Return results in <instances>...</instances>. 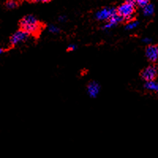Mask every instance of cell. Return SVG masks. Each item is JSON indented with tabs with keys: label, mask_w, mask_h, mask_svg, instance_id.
<instances>
[{
	"label": "cell",
	"mask_w": 158,
	"mask_h": 158,
	"mask_svg": "<svg viewBox=\"0 0 158 158\" xmlns=\"http://www.w3.org/2000/svg\"><path fill=\"white\" fill-rule=\"evenodd\" d=\"M48 31L51 32V33H53V34H57L59 32V27H57L56 25H51L48 26Z\"/></svg>",
	"instance_id": "14"
},
{
	"label": "cell",
	"mask_w": 158,
	"mask_h": 158,
	"mask_svg": "<svg viewBox=\"0 0 158 158\" xmlns=\"http://www.w3.org/2000/svg\"><path fill=\"white\" fill-rule=\"evenodd\" d=\"M117 15V10L113 7H105L96 13V18L99 21H108L114 15Z\"/></svg>",
	"instance_id": "3"
},
{
	"label": "cell",
	"mask_w": 158,
	"mask_h": 158,
	"mask_svg": "<svg viewBox=\"0 0 158 158\" xmlns=\"http://www.w3.org/2000/svg\"><path fill=\"white\" fill-rule=\"evenodd\" d=\"M31 2H50L51 0H30Z\"/></svg>",
	"instance_id": "18"
},
{
	"label": "cell",
	"mask_w": 158,
	"mask_h": 158,
	"mask_svg": "<svg viewBox=\"0 0 158 158\" xmlns=\"http://www.w3.org/2000/svg\"><path fill=\"white\" fill-rule=\"evenodd\" d=\"M135 7L136 0H125V2L116 9L117 14L123 18V20L131 21L135 15Z\"/></svg>",
	"instance_id": "2"
},
{
	"label": "cell",
	"mask_w": 158,
	"mask_h": 158,
	"mask_svg": "<svg viewBox=\"0 0 158 158\" xmlns=\"http://www.w3.org/2000/svg\"><path fill=\"white\" fill-rule=\"evenodd\" d=\"M138 25H139L138 22H131L128 24H127L125 29H126L127 30H132V29H136L138 26Z\"/></svg>",
	"instance_id": "11"
},
{
	"label": "cell",
	"mask_w": 158,
	"mask_h": 158,
	"mask_svg": "<svg viewBox=\"0 0 158 158\" xmlns=\"http://www.w3.org/2000/svg\"><path fill=\"white\" fill-rule=\"evenodd\" d=\"M101 85L95 81H90L87 85V94L91 98H96L100 94Z\"/></svg>",
	"instance_id": "7"
},
{
	"label": "cell",
	"mask_w": 158,
	"mask_h": 158,
	"mask_svg": "<svg viewBox=\"0 0 158 158\" xmlns=\"http://www.w3.org/2000/svg\"><path fill=\"white\" fill-rule=\"evenodd\" d=\"M76 48H77V46H76L75 44H70L68 47H67V50L70 51V52H73V51L76 50Z\"/></svg>",
	"instance_id": "15"
},
{
	"label": "cell",
	"mask_w": 158,
	"mask_h": 158,
	"mask_svg": "<svg viewBox=\"0 0 158 158\" xmlns=\"http://www.w3.org/2000/svg\"><path fill=\"white\" fill-rule=\"evenodd\" d=\"M20 26L22 30L29 33V35H38L42 30L41 23L36 17L32 15H27L24 17L20 22Z\"/></svg>",
	"instance_id": "1"
},
{
	"label": "cell",
	"mask_w": 158,
	"mask_h": 158,
	"mask_svg": "<svg viewBox=\"0 0 158 158\" xmlns=\"http://www.w3.org/2000/svg\"><path fill=\"white\" fill-rule=\"evenodd\" d=\"M29 38V33H27V32H25L24 30L21 29V30L17 31L16 32H15V33L12 35V36H11L10 38V44L13 46H15V45L24 43V42L26 41Z\"/></svg>",
	"instance_id": "4"
},
{
	"label": "cell",
	"mask_w": 158,
	"mask_h": 158,
	"mask_svg": "<svg viewBox=\"0 0 158 158\" xmlns=\"http://www.w3.org/2000/svg\"><path fill=\"white\" fill-rule=\"evenodd\" d=\"M142 42H143L144 44H150L151 42H152V39H150V38L149 37H145L144 39H142Z\"/></svg>",
	"instance_id": "16"
},
{
	"label": "cell",
	"mask_w": 158,
	"mask_h": 158,
	"mask_svg": "<svg viewBox=\"0 0 158 158\" xmlns=\"http://www.w3.org/2000/svg\"><path fill=\"white\" fill-rule=\"evenodd\" d=\"M157 75V69L155 66H149L144 69L141 73L142 79L146 81H153Z\"/></svg>",
	"instance_id": "5"
},
{
	"label": "cell",
	"mask_w": 158,
	"mask_h": 158,
	"mask_svg": "<svg viewBox=\"0 0 158 158\" xmlns=\"http://www.w3.org/2000/svg\"><path fill=\"white\" fill-rule=\"evenodd\" d=\"M143 9V15L146 17H151L154 14V6L153 4H148Z\"/></svg>",
	"instance_id": "10"
},
{
	"label": "cell",
	"mask_w": 158,
	"mask_h": 158,
	"mask_svg": "<svg viewBox=\"0 0 158 158\" xmlns=\"http://www.w3.org/2000/svg\"><path fill=\"white\" fill-rule=\"evenodd\" d=\"M149 4V0H136V6L140 8H144Z\"/></svg>",
	"instance_id": "13"
},
{
	"label": "cell",
	"mask_w": 158,
	"mask_h": 158,
	"mask_svg": "<svg viewBox=\"0 0 158 158\" xmlns=\"http://www.w3.org/2000/svg\"><path fill=\"white\" fill-rule=\"evenodd\" d=\"M146 56L148 60L152 63L158 61V46L149 44L146 49Z\"/></svg>",
	"instance_id": "6"
},
{
	"label": "cell",
	"mask_w": 158,
	"mask_h": 158,
	"mask_svg": "<svg viewBox=\"0 0 158 158\" xmlns=\"http://www.w3.org/2000/svg\"><path fill=\"white\" fill-rule=\"evenodd\" d=\"M145 88L149 91L154 92L156 94H158V83L153 81H146L145 84Z\"/></svg>",
	"instance_id": "9"
},
{
	"label": "cell",
	"mask_w": 158,
	"mask_h": 158,
	"mask_svg": "<svg viewBox=\"0 0 158 158\" xmlns=\"http://www.w3.org/2000/svg\"><path fill=\"white\" fill-rule=\"evenodd\" d=\"M2 52H3V49H2L1 48H0V54H2Z\"/></svg>",
	"instance_id": "19"
},
{
	"label": "cell",
	"mask_w": 158,
	"mask_h": 158,
	"mask_svg": "<svg viewBox=\"0 0 158 158\" xmlns=\"http://www.w3.org/2000/svg\"><path fill=\"white\" fill-rule=\"evenodd\" d=\"M6 6L8 9H14V8L18 6V2H17L16 0H9L6 2Z\"/></svg>",
	"instance_id": "12"
},
{
	"label": "cell",
	"mask_w": 158,
	"mask_h": 158,
	"mask_svg": "<svg viewBox=\"0 0 158 158\" xmlns=\"http://www.w3.org/2000/svg\"><path fill=\"white\" fill-rule=\"evenodd\" d=\"M122 21L123 18L117 14V15L112 16L109 20H108V22L104 25V30H108V29H112V28H114L115 26H116L118 23H120Z\"/></svg>",
	"instance_id": "8"
},
{
	"label": "cell",
	"mask_w": 158,
	"mask_h": 158,
	"mask_svg": "<svg viewBox=\"0 0 158 158\" xmlns=\"http://www.w3.org/2000/svg\"><path fill=\"white\" fill-rule=\"evenodd\" d=\"M59 21L60 22H65L67 21V17L66 16H60L59 18Z\"/></svg>",
	"instance_id": "17"
}]
</instances>
